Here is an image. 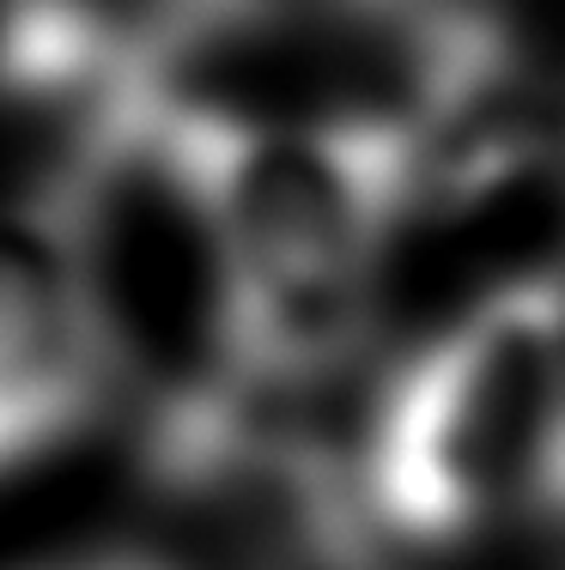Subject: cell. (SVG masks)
<instances>
[{"mask_svg": "<svg viewBox=\"0 0 565 570\" xmlns=\"http://www.w3.org/2000/svg\"><path fill=\"white\" fill-rule=\"evenodd\" d=\"M56 219L110 395L128 401L153 485L220 492L262 443L244 279L165 121V67L146 37L128 73L74 116L37 188Z\"/></svg>", "mask_w": 565, "mask_h": 570, "instance_id": "cell-1", "label": "cell"}, {"mask_svg": "<svg viewBox=\"0 0 565 570\" xmlns=\"http://www.w3.org/2000/svg\"><path fill=\"white\" fill-rule=\"evenodd\" d=\"M165 121L244 279L262 401L347 371L371 328L377 262L426 200L413 116H244L195 98L165 67Z\"/></svg>", "mask_w": 565, "mask_h": 570, "instance_id": "cell-2", "label": "cell"}, {"mask_svg": "<svg viewBox=\"0 0 565 570\" xmlns=\"http://www.w3.org/2000/svg\"><path fill=\"white\" fill-rule=\"evenodd\" d=\"M353 485L401 547H462L517 515L565 522L559 267L493 285L383 376Z\"/></svg>", "mask_w": 565, "mask_h": 570, "instance_id": "cell-3", "label": "cell"}, {"mask_svg": "<svg viewBox=\"0 0 565 570\" xmlns=\"http://www.w3.org/2000/svg\"><path fill=\"white\" fill-rule=\"evenodd\" d=\"M110 401L98 334L56 219L0 213V443L12 468L79 438Z\"/></svg>", "mask_w": 565, "mask_h": 570, "instance_id": "cell-4", "label": "cell"}, {"mask_svg": "<svg viewBox=\"0 0 565 570\" xmlns=\"http://www.w3.org/2000/svg\"><path fill=\"white\" fill-rule=\"evenodd\" d=\"M420 0H158L153 37L158 49L207 43V37H244L262 24H292V19H322V12H413Z\"/></svg>", "mask_w": 565, "mask_h": 570, "instance_id": "cell-5", "label": "cell"}, {"mask_svg": "<svg viewBox=\"0 0 565 570\" xmlns=\"http://www.w3.org/2000/svg\"><path fill=\"white\" fill-rule=\"evenodd\" d=\"M529 195L554 213V237H559V274H565V86H559V116H554V134H547V153H542V170H535Z\"/></svg>", "mask_w": 565, "mask_h": 570, "instance_id": "cell-6", "label": "cell"}, {"mask_svg": "<svg viewBox=\"0 0 565 570\" xmlns=\"http://www.w3.org/2000/svg\"><path fill=\"white\" fill-rule=\"evenodd\" d=\"M43 570H171V564L134 559V552H91V559H67V564H43Z\"/></svg>", "mask_w": 565, "mask_h": 570, "instance_id": "cell-7", "label": "cell"}]
</instances>
